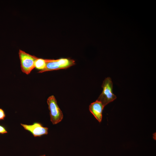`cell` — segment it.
Wrapping results in <instances>:
<instances>
[{
	"mask_svg": "<svg viewBox=\"0 0 156 156\" xmlns=\"http://www.w3.org/2000/svg\"><path fill=\"white\" fill-rule=\"evenodd\" d=\"M103 91L97 100L101 102L104 107L116 98L113 93V83L109 77L106 78L102 85Z\"/></svg>",
	"mask_w": 156,
	"mask_h": 156,
	"instance_id": "6da1fadb",
	"label": "cell"
},
{
	"mask_svg": "<svg viewBox=\"0 0 156 156\" xmlns=\"http://www.w3.org/2000/svg\"><path fill=\"white\" fill-rule=\"evenodd\" d=\"M75 64V61L69 58H61L57 60L47 59L45 68L38 73L67 69Z\"/></svg>",
	"mask_w": 156,
	"mask_h": 156,
	"instance_id": "7a4b0ae2",
	"label": "cell"
},
{
	"mask_svg": "<svg viewBox=\"0 0 156 156\" xmlns=\"http://www.w3.org/2000/svg\"><path fill=\"white\" fill-rule=\"evenodd\" d=\"M18 54L21 71L26 74L29 75L35 68V62L38 57L20 49Z\"/></svg>",
	"mask_w": 156,
	"mask_h": 156,
	"instance_id": "3957f363",
	"label": "cell"
},
{
	"mask_svg": "<svg viewBox=\"0 0 156 156\" xmlns=\"http://www.w3.org/2000/svg\"><path fill=\"white\" fill-rule=\"evenodd\" d=\"M50 111V120L53 125L57 124L63 119L62 112L59 107L57 100L53 95L48 97L47 101Z\"/></svg>",
	"mask_w": 156,
	"mask_h": 156,
	"instance_id": "277c9868",
	"label": "cell"
},
{
	"mask_svg": "<svg viewBox=\"0 0 156 156\" xmlns=\"http://www.w3.org/2000/svg\"><path fill=\"white\" fill-rule=\"evenodd\" d=\"M24 129L30 132L35 137H40L48 133V128L44 127L40 123L35 122L32 125L21 124Z\"/></svg>",
	"mask_w": 156,
	"mask_h": 156,
	"instance_id": "5b68a950",
	"label": "cell"
},
{
	"mask_svg": "<svg viewBox=\"0 0 156 156\" xmlns=\"http://www.w3.org/2000/svg\"><path fill=\"white\" fill-rule=\"evenodd\" d=\"M104 107L102 103L97 100L89 106L90 111L99 122L102 120V112Z\"/></svg>",
	"mask_w": 156,
	"mask_h": 156,
	"instance_id": "8992f818",
	"label": "cell"
},
{
	"mask_svg": "<svg viewBox=\"0 0 156 156\" xmlns=\"http://www.w3.org/2000/svg\"><path fill=\"white\" fill-rule=\"evenodd\" d=\"M47 62V59H43L38 58L36 60L35 63V68L42 71L45 67Z\"/></svg>",
	"mask_w": 156,
	"mask_h": 156,
	"instance_id": "52a82bcc",
	"label": "cell"
},
{
	"mask_svg": "<svg viewBox=\"0 0 156 156\" xmlns=\"http://www.w3.org/2000/svg\"><path fill=\"white\" fill-rule=\"evenodd\" d=\"M5 117V114L4 111L0 108V120H3Z\"/></svg>",
	"mask_w": 156,
	"mask_h": 156,
	"instance_id": "ba28073f",
	"label": "cell"
},
{
	"mask_svg": "<svg viewBox=\"0 0 156 156\" xmlns=\"http://www.w3.org/2000/svg\"><path fill=\"white\" fill-rule=\"evenodd\" d=\"M7 132L4 127L0 125V133L4 134Z\"/></svg>",
	"mask_w": 156,
	"mask_h": 156,
	"instance_id": "9c48e42d",
	"label": "cell"
},
{
	"mask_svg": "<svg viewBox=\"0 0 156 156\" xmlns=\"http://www.w3.org/2000/svg\"><path fill=\"white\" fill-rule=\"evenodd\" d=\"M40 156H46V155H42Z\"/></svg>",
	"mask_w": 156,
	"mask_h": 156,
	"instance_id": "30bf717a",
	"label": "cell"
}]
</instances>
